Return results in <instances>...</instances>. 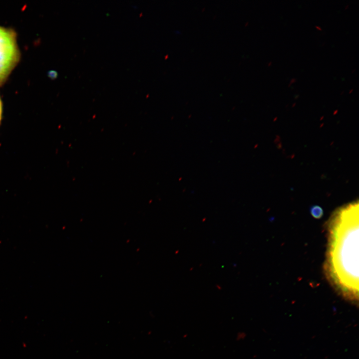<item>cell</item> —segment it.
<instances>
[{
	"label": "cell",
	"instance_id": "obj_1",
	"mask_svg": "<svg viewBox=\"0 0 359 359\" xmlns=\"http://www.w3.org/2000/svg\"><path fill=\"white\" fill-rule=\"evenodd\" d=\"M348 207H347L346 228L341 213L342 224L337 229L331 240L330 263L334 279L340 287L354 296L358 291V226L347 227Z\"/></svg>",
	"mask_w": 359,
	"mask_h": 359
},
{
	"label": "cell",
	"instance_id": "obj_2",
	"mask_svg": "<svg viewBox=\"0 0 359 359\" xmlns=\"http://www.w3.org/2000/svg\"><path fill=\"white\" fill-rule=\"evenodd\" d=\"M18 58L15 35L8 29L0 27V84L15 67Z\"/></svg>",
	"mask_w": 359,
	"mask_h": 359
},
{
	"label": "cell",
	"instance_id": "obj_3",
	"mask_svg": "<svg viewBox=\"0 0 359 359\" xmlns=\"http://www.w3.org/2000/svg\"><path fill=\"white\" fill-rule=\"evenodd\" d=\"M310 212L311 215L315 218H321L323 214L322 209L318 206H314L311 208Z\"/></svg>",
	"mask_w": 359,
	"mask_h": 359
},
{
	"label": "cell",
	"instance_id": "obj_4",
	"mask_svg": "<svg viewBox=\"0 0 359 359\" xmlns=\"http://www.w3.org/2000/svg\"><path fill=\"white\" fill-rule=\"evenodd\" d=\"M1 115H2V103L1 101V100L0 99V122L1 119Z\"/></svg>",
	"mask_w": 359,
	"mask_h": 359
},
{
	"label": "cell",
	"instance_id": "obj_5",
	"mask_svg": "<svg viewBox=\"0 0 359 359\" xmlns=\"http://www.w3.org/2000/svg\"><path fill=\"white\" fill-rule=\"evenodd\" d=\"M296 80H297L296 78H292L290 81V82L288 84V86H290L293 83L296 82Z\"/></svg>",
	"mask_w": 359,
	"mask_h": 359
},
{
	"label": "cell",
	"instance_id": "obj_6",
	"mask_svg": "<svg viewBox=\"0 0 359 359\" xmlns=\"http://www.w3.org/2000/svg\"><path fill=\"white\" fill-rule=\"evenodd\" d=\"M315 28H317V29H318V30H322L321 27L320 26H319L315 25Z\"/></svg>",
	"mask_w": 359,
	"mask_h": 359
},
{
	"label": "cell",
	"instance_id": "obj_7",
	"mask_svg": "<svg viewBox=\"0 0 359 359\" xmlns=\"http://www.w3.org/2000/svg\"><path fill=\"white\" fill-rule=\"evenodd\" d=\"M272 62L271 61H269V62L267 63V65L268 66H270L272 64Z\"/></svg>",
	"mask_w": 359,
	"mask_h": 359
},
{
	"label": "cell",
	"instance_id": "obj_8",
	"mask_svg": "<svg viewBox=\"0 0 359 359\" xmlns=\"http://www.w3.org/2000/svg\"><path fill=\"white\" fill-rule=\"evenodd\" d=\"M353 88L351 89L349 91V93H351L353 91Z\"/></svg>",
	"mask_w": 359,
	"mask_h": 359
},
{
	"label": "cell",
	"instance_id": "obj_9",
	"mask_svg": "<svg viewBox=\"0 0 359 359\" xmlns=\"http://www.w3.org/2000/svg\"><path fill=\"white\" fill-rule=\"evenodd\" d=\"M348 6H349V4H347V5L345 6V9L348 8Z\"/></svg>",
	"mask_w": 359,
	"mask_h": 359
},
{
	"label": "cell",
	"instance_id": "obj_10",
	"mask_svg": "<svg viewBox=\"0 0 359 359\" xmlns=\"http://www.w3.org/2000/svg\"><path fill=\"white\" fill-rule=\"evenodd\" d=\"M355 69H354L353 70H352V72H353L354 71H355Z\"/></svg>",
	"mask_w": 359,
	"mask_h": 359
},
{
	"label": "cell",
	"instance_id": "obj_11",
	"mask_svg": "<svg viewBox=\"0 0 359 359\" xmlns=\"http://www.w3.org/2000/svg\"><path fill=\"white\" fill-rule=\"evenodd\" d=\"M344 91H341V93L340 94H342L343 93H344Z\"/></svg>",
	"mask_w": 359,
	"mask_h": 359
}]
</instances>
